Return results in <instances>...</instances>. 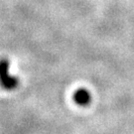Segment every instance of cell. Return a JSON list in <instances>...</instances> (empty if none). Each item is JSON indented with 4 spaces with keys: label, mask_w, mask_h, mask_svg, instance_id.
Listing matches in <instances>:
<instances>
[{
    "label": "cell",
    "mask_w": 134,
    "mask_h": 134,
    "mask_svg": "<svg viewBox=\"0 0 134 134\" xmlns=\"http://www.w3.org/2000/svg\"><path fill=\"white\" fill-rule=\"evenodd\" d=\"M0 86L6 91H13L19 86V79L10 72L8 59H0Z\"/></svg>",
    "instance_id": "obj_1"
},
{
    "label": "cell",
    "mask_w": 134,
    "mask_h": 134,
    "mask_svg": "<svg viewBox=\"0 0 134 134\" xmlns=\"http://www.w3.org/2000/svg\"><path fill=\"white\" fill-rule=\"evenodd\" d=\"M72 99L77 105L87 106L88 104H91L92 96L88 90H86L85 87H80L75 91L72 94Z\"/></svg>",
    "instance_id": "obj_2"
}]
</instances>
